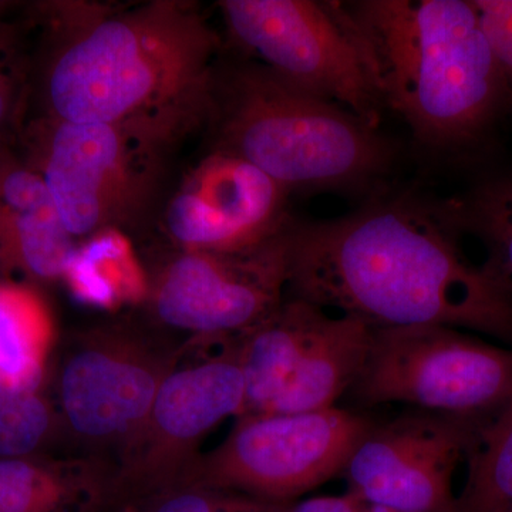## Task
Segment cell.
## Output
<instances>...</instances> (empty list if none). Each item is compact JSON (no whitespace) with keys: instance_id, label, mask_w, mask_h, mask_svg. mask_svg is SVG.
Here are the masks:
<instances>
[{"instance_id":"6da1fadb","label":"cell","mask_w":512,"mask_h":512,"mask_svg":"<svg viewBox=\"0 0 512 512\" xmlns=\"http://www.w3.org/2000/svg\"><path fill=\"white\" fill-rule=\"evenodd\" d=\"M436 201L379 194L289 228L288 289L373 329L441 325L512 348V296L467 258Z\"/></svg>"},{"instance_id":"8992f818","label":"cell","mask_w":512,"mask_h":512,"mask_svg":"<svg viewBox=\"0 0 512 512\" xmlns=\"http://www.w3.org/2000/svg\"><path fill=\"white\" fill-rule=\"evenodd\" d=\"M218 8L235 45L279 79L380 127L382 92L343 3L222 0Z\"/></svg>"},{"instance_id":"3957f363","label":"cell","mask_w":512,"mask_h":512,"mask_svg":"<svg viewBox=\"0 0 512 512\" xmlns=\"http://www.w3.org/2000/svg\"><path fill=\"white\" fill-rule=\"evenodd\" d=\"M372 62L384 106L420 147L476 146L511 101L473 0L343 3Z\"/></svg>"},{"instance_id":"ffe728a7","label":"cell","mask_w":512,"mask_h":512,"mask_svg":"<svg viewBox=\"0 0 512 512\" xmlns=\"http://www.w3.org/2000/svg\"><path fill=\"white\" fill-rule=\"evenodd\" d=\"M97 244L77 251L64 276L80 299L96 305H113L134 295L138 282L124 265V251L113 237L93 239Z\"/></svg>"},{"instance_id":"ac0fdd59","label":"cell","mask_w":512,"mask_h":512,"mask_svg":"<svg viewBox=\"0 0 512 512\" xmlns=\"http://www.w3.org/2000/svg\"><path fill=\"white\" fill-rule=\"evenodd\" d=\"M456 512L512 511V399L484 421L468 453Z\"/></svg>"},{"instance_id":"d4e9b609","label":"cell","mask_w":512,"mask_h":512,"mask_svg":"<svg viewBox=\"0 0 512 512\" xmlns=\"http://www.w3.org/2000/svg\"><path fill=\"white\" fill-rule=\"evenodd\" d=\"M157 512H217V507L200 494H183L171 498Z\"/></svg>"},{"instance_id":"5b68a950","label":"cell","mask_w":512,"mask_h":512,"mask_svg":"<svg viewBox=\"0 0 512 512\" xmlns=\"http://www.w3.org/2000/svg\"><path fill=\"white\" fill-rule=\"evenodd\" d=\"M183 138L143 124L72 123L37 114L20 131L16 153L45 184L70 237L97 239L151 221Z\"/></svg>"},{"instance_id":"30bf717a","label":"cell","mask_w":512,"mask_h":512,"mask_svg":"<svg viewBox=\"0 0 512 512\" xmlns=\"http://www.w3.org/2000/svg\"><path fill=\"white\" fill-rule=\"evenodd\" d=\"M291 224L242 251L181 249L158 281V318L205 335H244L254 328L285 301Z\"/></svg>"},{"instance_id":"2e32d148","label":"cell","mask_w":512,"mask_h":512,"mask_svg":"<svg viewBox=\"0 0 512 512\" xmlns=\"http://www.w3.org/2000/svg\"><path fill=\"white\" fill-rule=\"evenodd\" d=\"M53 320L30 286L0 281V393L36 392L45 375Z\"/></svg>"},{"instance_id":"ba28073f","label":"cell","mask_w":512,"mask_h":512,"mask_svg":"<svg viewBox=\"0 0 512 512\" xmlns=\"http://www.w3.org/2000/svg\"><path fill=\"white\" fill-rule=\"evenodd\" d=\"M212 457L215 487L284 505L343 474L376 420L330 407L295 414H245Z\"/></svg>"},{"instance_id":"52a82bcc","label":"cell","mask_w":512,"mask_h":512,"mask_svg":"<svg viewBox=\"0 0 512 512\" xmlns=\"http://www.w3.org/2000/svg\"><path fill=\"white\" fill-rule=\"evenodd\" d=\"M362 409H414L488 420L512 399V348L441 325L373 329L348 392Z\"/></svg>"},{"instance_id":"cb8c5ba5","label":"cell","mask_w":512,"mask_h":512,"mask_svg":"<svg viewBox=\"0 0 512 512\" xmlns=\"http://www.w3.org/2000/svg\"><path fill=\"white\" fill-rule=\"evenodd\" d=\"M275 512H392L369 503L359 494L349 491L343 495L311 498L291 505H279Z\"/></svg>"},{"instance_id":"d6986e66","label":"cell","mask_w":512,"mask_h":512,"mask_svg":"<svg viewBox=\"0 0 512 512\" xmlns=\"http://www.w3.org/2000/svg\"><path fill=\"white\" fill-rule=\"evenodd\" d=\"M8 9L0 2V148L16 147L32 96V63Z\"/></svg>"},{"instance_id":"603a6c76","label":"cell","mask_w":512,"mask_h":512,"mask_svg":"<svg viewBox=\"0 0 512 512\" xmlns=\"http://www.w3.org/2000/svg\"><path fill=\"white\" fill-rule=\"evenodd\" d=\"M512 100V0H473Z\"/></svg>"},{"instance_id":"9c48e42d","label":"cell","mask_w":512,"mask_h":512,"mask_svg":"<svg viewBox=\"0 0 512 512\" xmlns=\"http://www.w3.org/2000/svg\"><path fill=\"white\" fill-rule=\"evenodd\" d=\"M484 421L417 409L375 421L343 471L349 491L392 512H456L454 473Z\"/></svg>"},{"instance_id":"8fae6325","label":"cell","mask_w":512,"mask_h":512,"mask_svg":"<svg viewBox=\"0 0 512 512\" xmlns=\"http://www.w3.org/2000/svg\"><path fill=\"white\" fill-rule=\"evenodd\" d=\"M289 195L255 165L211 151L168 198L164 224L185 251H242L291 222Z\"/></svg>"},{"instance_id":"e0dca14e","label":"cell","mask_w":512,"mask_h":512,"mask_svg":"<svg viewBox=\"0 0 512 512\" xmlns=\"http://www.w3.org/2000/svg\"><path fill=\"white\" fill-rule=\"evenodd\" d=\"M436 204L458 237L468 235L483 245V265L512 296V173L485 178Z\"/></svg>"},{"instance_id":"7c38bea8","label":"cell","mask_w":512,"mask_h":512,"mask_svg":"<svg viewBox=\"0 0 512 512\" xmlns=\"http://www.w3.org/2000/svg\"><path fill=\"white\" fill-rule=\"evenodd\" d=\"M77 251L39 175L15 148H0V264L56 281Z\"/></svg>"},{"instance_id":"7a4b0ae2","label":"cell","mask_w":512,"mask_h":512,"mask_svg":"<svg viewBox=\"0 0 512 512\" xmlns=\"http://www.w3.org/2000/svg\"><path fill=\"white\" fill-rule=\"evenodd\" d=\"M33 18L42 37L32 92L42 116L183 137L204 126L221 39L200 6L53 0L36 5Z\"/></svg>"},{"instance_id":"44dd1931","label":"cell","mask_w":512,"mask_h":512,"mask_svg":"<svg viewBox=\"0 0 512 512\" xmlns=\"http://www.w3.org/2000/svg\"><path fill=\"white\" fill-rule=\"evenodd\" d=\"M69 487L53 471L22 458H0V512H59Z\"/></svg>"},{"instance_id":"7402d4cb","label":"cell","mask_w":512,"mask_h":512,"mask_svg":"<svg viewBox=\"0 0 512 512\" xmlns=\"http://www.w3.org/2000/svg\"><path fill=\"white\" fill-rule=\"evenodd\" d=\"M50 414L36 392L0 393V458L32 453L45 439Z\"/></svg>"},{"instance_id":"484cf974","label":"cell","mask_w":512,"mask_h":512,"mask_svg":"<svg viewBox=\"0 0 512 512\" xmlns=\"http://www.w3.org/2000/svg\"><path fill=\"white\" fill-rule=\"evenodd\" d=\"M512 512V511H511Z\"/></svg>"},{"instance_id":"277c9868","label":"cell","mask_w":512,"mask_h":512,"mask_svg":"<svg viewBox=\"0 0 512 512\" xmlns=\"http://www.w3.org/2000/svg\"><path fill=\"white\" fill-rule=\"evenodd\" d=\"M212 150L242 158L286 191L379 195L397 148L350 111L256 60L218 63L205 120Z\"/></svg>"},{"instance_id":"5bb4252c","label":"cell","mask_w":512,"mask_h":512,"mask_svg":"<svg viewBox=\"0 0 512 512\" xmlns=\"http://www.w3.org/2000/svg\"><path fill=\"white\" fill-rule=\"evenodd\" d=\"M157 390L156 379L143 366L99 350L74 356L60 382L67 419L89 437H109L136 426L153 410Z\"/></svg>"},{"instance_id":"4fadbf2b","label":"cell","mask_w":512,"mask_h":512,"mask_svg":"<svg viewBox=\"0 0 512 512\" xmlns=\"http://www.w3.org/2000/svg\"><path fill=\"white\" fill-rule=\"evenodd\" d=\"M373 328L311 303L291 372L266 414L318 412L336 407L365 365Z\"/></svg>"},{"instance_id":"9a60e30c","label":"cell","mask_w":512,"mask_h":512,"mask_svg":"<svg viewBox=\"0 0 512 512\" xmlns=\"http://www.w3.org/2000/svg\"><path fill=\"white\" fill-rule=\"evenodd\" d=\"M244 406L245 380L238 352L168 376L158 386L151 413L171 439L192 440L228 416H241Z\"/></svg>"}]
</instances>
